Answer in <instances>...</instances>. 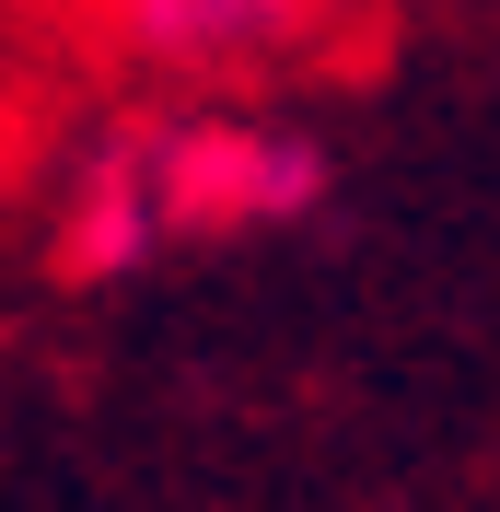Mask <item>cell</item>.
I'll use <instances>...</instances> for the list:
<instances>
[{
  "mask_svg": "<svg viewBox=\"0 0 500 512\" xmlns=\"http://www.w3.org/2000/svg\"><path fill=\"white\" fill-rule=\"evenodd\" d=\"M152 163L175 198L187 245H245V233H303L338 198V152L291 117H256L233 94H187L152 105Z\"/></svg>",
  "mask_w": 500,
  "mask_h": 512,
  "instance_id": "1",
  "label": "cell"
},
{
  "mask_svg": "<svg viewBox=\"0 0 500 512\" xmlns=\"http://www.w3.org/2000/svg\"><path fill=\"white\" fill-rule=\"evenodd\" d=\"M105 35L175 94H245L326 47V0H105Z\"/></svg>",
  "mask_w": 500,
  "mask_h": 512,
  "instance_id": "2",
  "label": "cell"
},
{
  "mask_svg": "<svg viewBox=\"0 0 500 512\" xmlns=\"http://www.w3.org/2000/svg\"><path fill=\"white\" fill-rule=\"evenodd\" d=\"M47 245H59V280H82V291H117V280H140V268H163L187 245L175 198H163V163H152V117H117L70 152Z\"/></svg>",
  "mask_w": 500,
  "mask_h": 512,
  "instance_id": "3",
  "label": "cell"
}]
</instances>
